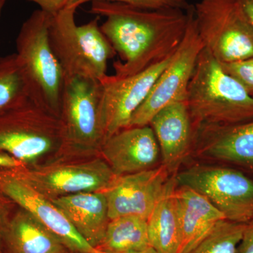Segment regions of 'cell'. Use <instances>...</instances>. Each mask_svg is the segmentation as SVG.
<instances>
[{"label": "cell", "mask_w": 253, "mask_h": 253, "mask_svg": "<svg viewBox=\"0 0 253 253\" xmlns=\"http://www.w3.org/2000/svg\"><path fill=\"white\" fill-rule=\"evenodd\" d=\"M192 9L193 6L187 11L149 9L92 1L89 12L106 18L100 28L121 59L113 63V76H133L172 56L185 36Z\"/></svg>", "instance_id": "1"}, {"label": "cell", "mask_w": 253, "mask_h": 253, "mask_svg": "<svg viewBox=\"0 0 253 253\" xmlns=\"http://www.w3.org/2000/svg\"><path fill=\"white\" fill-rule=\"evenodd\" d=\"M186 102L194 131L203 126H226L253 120V98L204 49L191 76Z\"/></svg>", "instance_id": "2"}, {"label": "cell", "mask_w": 253, "mask_h": 253, "mask_svg": "<svg viewBox=\"0 0 253 253\" xmlns=\"http://www.w3.org/2000/svg\"><path fill=\"white\" fill-rule=\"evenodd\" d=\"M52 16L36 10L23 23L16 38V57L31 101L59 117L64 75L49 40Z\"/></svg>", "instance_id": "3"}, {"label": "cell", "mask_w": 253, "mask_h": 253, "mask_svg": "<svg viewBox=\"0 0 253 253\" xmlns=\"http://www.w3.org/2000/svg\"><path fill=\"white\" fill-rule=\"evenodd\" d=\"M76 9L65 7L51 17L49 28L50 45L65 78L84 77L102 79L108 61L116 54L99 26V16L78 26Z\"/></svg>", "instance_id": "4"}, {"label": "cell", "mask_w": 253, "mask_h": 253, "mask_svg": "<svg viewBox=\"0 0 253 253\" xmlns=\"http://www.w3.org/2000/svg\"><path fill=\"white\" fill-rule=\"evenodd\" d=\"M194 11L204 49L218 62L253 56V25L240 0H200Z\"/></svg>", "instance_id": "5"}, {"label": "cell", "mask_w": 253, "mask_h": 253, "mask_svg": "<svg viewBox=\"0 0 253 253\" xmlns=\"http://www.w3.org/2000/svg\"><path fill=\"white\" fill-rule=\"evenodd\" d=\"M177 186L204 195L228 220L246 224L253 217V179L241 169L189 162L176 173Z\"/></svg>", "instance_id": "6"}, {"label": "cell", "mask_w": 253, "mask_h": 253, "mask_svg": "<svg viewBox=\"0 0 253 253\" xmlns=\"http://www.w3.org/2000/svg\"><path fill=\"white\" fill-rule=\"evenodd\" d=\"M50 113L28 99L0 113V152L26 164L49 153L59 141L61 125Z\"/></svg>", "instance_id": "7"}, {"label": "cell", "mask_w": 253, "mask_h": 253, "mask_svg": "<svg viewBox=\"0 0 253 253\" xmlns=\"http://www.w3.org/2000/svg\"><path fill=\"white\" fill-rule=\"evenodd\" d=\"M101 86L97 80L65 78L59 117L61 136L84 149L101 148L105 141L100 118Z\"/></svg>", "instance_id": "8"}, {"label": "cell", "mask_w": 253, "mask_h": 253, "mask_svg": "<svg viewBox=\"0 0 253 253\" xmlns=\"http://www.w3.org/2000/svg\"><path fill=\"white\" fill-rule=\"evenodd\" d=\"M204 49L195 21L193 6L184 39L146 99L133 115L129 127L149 126L155 115L163 108L176 101L186 100L191 76L198 58Z\"/></svg>", "instance_id": "9"}, {"label": "cell", "mask_w": 253, "mask_h": 253, "mask_svg": "<svg viewBox=\"0 0 253 253\" xmlns=\"http://www.w3.org/2000/svg\"><path fill=\"white\" fill-rule=\"evenodd\" d=\"M173 55L133 76L117 78L106 75L100 80V118L105 140L121 129L129 127L133 115L146 99Z\"/></svg>", "instance_id": "10"}, {"label": "cell", "mask_w": 253, "mask_h": 253, "mask_svg": "<svg viewBox=\"0 0 253 253\" xmlns=\"http://www.w3.org/2000/svg\"><path fill=\"white\" fill-rule=\"evenodd\" d=\"M0 192L31 214L54 234L69 251L77 253H103L83 239L62 211L38 192L14 169H0Z\"/></svg>", "instance_id": "11"}, {"label": "cell", "mask_w": 253, "mask_h": 253, "mask_svg": "<svg viewBox=\"0 0 253 253\" xmlns=\"http://www.w3.org/2000/svg\"><path fill=\"white\" fill-rule=\"evenodd\" d=\"M15 169L26 182L49 199L104 191L118 176L106 161L101 159L82 164L35 169L23 166Z\"/></svg>", "instance_id": "12"}, {"label": "cell", "mask_w": 253, "mask_h": 253, "mask_svg": "<svg viewBox=\"0 0 253 253\" xmlns=\"http://www.w3.org/2000/svg\"><path fill=\"white\" fill-rule=\"evenodd\" d=\"M189 162L221 165L253 172V120L232 126L197 128L186 163Z\"/></svg>", "instance_id": "13"}, {"label": "cell", "mask_w": 253, "mask_h": 253, "mask_svg": "<svg viewBox=\"0 0 253 253\" xmlns=\"http://www.w3.org/2000/svg\"><path fill=\"white\" fill-rule=\"evenodd\" d=\"M172 176L162 164L142 172L118 176L104 191L110 219L126 215L148 219Z\"/></svg>", "instance_id": "14"}, {"label": "cell", "mask_w": 253, "mask_h": 253, "mask_svg": "<svg viewBox=\"0 0 253 253\" xmlns=\"http://www.w3.org/2000/svg\"><path fill=\"white\" fill-rule=\"evenodd\" d=\"M106 162L117 176L142 172L159 166V145L150 126L121 129L101 147Z\"/></svg>", "instance_id": "15"}, {"label": "cell", "mask_w": 253, "mask_h": 253, "mask_svg": "<svg viewBox=\"0 0 253 253\" xmlns=\"http://www.w3.org/2000/svg\"><path fill=\"white\" fill-rule=\"evenodd\" d=\"M149 126L159 145L161 164L174 175L187 162L194 140V128L186 100L163 108Z\"/></svg>", "instance_id": "16"}, {"label": "cell", "mask_w": 253, "mask_h": 253, "mask_svg": "<svg viewBox=\"0 0 253 253\" xmlns=\"http://www.w3.org/2000/svg\"><path fill=\"white\" fill-rule=\"evenodd\" d=\"M50 200L62 211L80 235L97 249L110 221L104 191L80 193Z\"/></svg>", "instance_id": "17"}, {"label": "cell", "mask_w": 253, "mask_h": 253, "mask_svg": "<svg viewBox=\"0 0 253 253\" xmlns=\"http://www.w3.org/2000/svg\"><path fill=\"white\" fill-rule=\"evenodd\" d=\"M180 240L177 253H186L225 216L206 196L186 186L175 190Z\"/></svg>", "instance_id": "18"}, {"label": "cell", "mask_w": 253, "mask_h": 253, "mask_svg": "<svg viewBox=\"0 0 253 253\" xmlns=\"http://www.w3.org/2000/svg\"><path fill=\"white\" fill-rule=\"evenodd\" d=\"M2 238L9 253H68L69 250L24 210L10 219Z\"/></svg>", "instance_id": "19"}, {"label": "cell", "mask_w": 253, "mask_h": 253, "mask_svg": "<svg viewBox=\"0 0 253 253\" xmlns=\"http://www.w3.org/2000/svg\"><path fill=\"white\" fill-rule=\"evenodd\" d=\"M174 175L171 176L164 194L147 219L150 245L158 253H177L179 248L180 225Z\"/></svg>", "instance_id": "20"}, {"label": "cell", "mask_w": 253, "mask_h": 253, "mask_svg": "<svg viewBox=\"0 0 253 253\" xmlns=\"http://www.w3.org/2000/svg\"><path fill=\"white\" fill-rule=\"evenodd\" d=\"M149 247L147 219L126 215L110 219L97 249L103 253H133Z\"/></svg>", "instance_id": "21"}, {"label": "cell", "mask_w": 253, "mask_h": 253, "mask_svg": "<svg viewBox=\"0 0 253 253\" xmlns=\"http://www.w3.org/2000/svg\"><path fill=\"white\" fill-rule=\"evenodd\" d=\"M30 99L16 53L0 56V113Z\"/></svg>", "instance_id": "22"}, {"label": "cell", "mask_w": 253, "mask_h": 253, "mask_svg": "<svg viewBox=\"0 0 253 253\" xmlns=\"http://www.w3.org/2000/svg\"><path fill=\"white\" fill-rule=\"evenodd\" d=\"M245 226L246 224L221 219L186 253H236Z\"/></svg>", "instance_id": "23"}, {"label": "cell", "mask_w": 253, "mask_h": 253, "mask_svg": "<svg viewBox=\"0 0 253 253\" xmlns=\"http://www.w3.org/2000/svg\"><path fill=\"white\" fill-rule=\"evenodd\" d=\"M94 1H114L149 9H179L187 11L191 8L187 0H69L66 7L77 9L78 6Z\"/></svg>", "instance_id": "24"}, {"label": "cell", "mask_w": 253, "mask_h": 253, "mask_svg": "<svg viewBox=\"0 0 253 253\" xmlns=\"http://www.w3.org/2000/svg\"><path fill=\"white\" fill-rule=\"evenodd\" d=\"M219 63L223 70L239 82L253 98V56L236 62Z\"/></svg>", "instance_id": "25"}, {"label": "cell", "mask_w": 253, "mask_h": 253, "mask_svg": "<svg viewBox=\"0 0 253 253\" xmlns=\"http://www.w3.org/2000/svg\"><path fill=\"white\" fill-rule=\"evenodd\" d=\"M236 253H253V217L246 224Z\"/></svg>", "instance_id": "26"}, {"label": "cell", "mask_w": 253, "mask_h": 253, "mask_svg": "<svg viewBox=\"0 0 253 253\" xmlns=\"http://www.w3.org/2000/svg\"><path fill=\"white\" fill-rule=\"evenodd\" d=\"M41 6V9L54 16L67 6L69 0H30Z\"/></svg>", "instance_id": "27"}, {"label": "cell", "mask_w": 253, "mask_h": 253, "mask_svg": "<svg viewBox=\"0 0 253 253\" xmlns=\"http://www.w3.org/2000/svg\"><path fill=\"white\" fill-rule=\"evenodd\" d=\"M10 201L11 200L0 192V253H1V239L2 238L3 233L10 219L12 217H9V207L6 204Z\"/></svg>", "instance_id": "28"}, {"label": "cell", "mask_w": 253, "mask_h": 253, "mask_svg": "<svg viewBox=\"0 0 253 253\" xmlns=\"http://www.w3.org/2000/svg\"><path fill=\"white\" fill-rule=\"evenodd\" d=\"M23 165L10 155L0 152V169H14L23 167Z\"/></svg>", "instance_id": "29"}, {"label": "cell", "mask_w": 253, "mask_h": 253, "mask_svg": "<svg viewBox=\"0 0 253 253\" xmlns=\"http://www.w3.org/2000/svg\"><path fill=\"white\" fill-rule=\"evenodd\" d=\"M245 12L253 25V0H240Z\"/></svg>", "instance_id": "30"}, {"label": "cell", "mask_w": 253, "mask_h": 253, "mask_svg": "<svg viewBox=\"0 0 253 253\" xmlns=\"http://www.w3.org/2000/svg\"><path fill=\"white\" fill-rule=\"evenodd\" d=\"M133 253H158L156 250L153 249L152 247L148 248V249L144 250V251H139V252Z\"/></svg>", "instance_id": "31"}, {"label": "cell", "mask_w": 253, "mask_h": 253, "mask_svg": "<svg viewBox=\"0 0 253 253\" xmlns=\"http://www.w3.org/2000/svg\"><path fill=\"white\" fill-rule=\"evenodd\" d=\"M6 0H0V14H1V9H2L3 6H4L5 1Z\"/></svg>", "instance_id": "32"}]
</instances>
